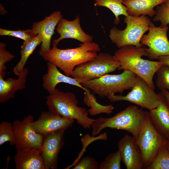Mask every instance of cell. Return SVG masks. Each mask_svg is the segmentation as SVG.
<instances>
[{"mask_svg": "<svg viewBox=\"0 0 169 169\" xmlns=\"http://www.w3.org/2000/svg\"><path fill=\"white\" fill-rule=\"evenodd\" d=\"M144 46L137 47L132 45L123 46L116 51L114 57L120 63L118 69L128 70L145 80L155 90L153 78L158 69L163 65L160 61L145 59L143 56H148Z\"/></svg>", "mask_w": 169, "mask_h": 169, "instance_id": "6da1fadb", "label": "cell"}, {"mask_svg": "<svg viewBox=\"0 0 169 169\" xmlns=\"http://www.w3.org/2000/svg\"><path fill=\"white\" fill-rule=\"evenodd\" d=\"M57 45L53 43L52 48L42 57L44 60L56 65L68 76L71 75L77 66L95 58L100 50L99 45L93 42L66 49H59Z\"/></svg>", "mask_w": 169, "mask_h": 169, "instance_id": "7a4b0ae2", "label": "cell"}, {"mask_svg": "<svg viewBox=\"0 0 169 169\" xmlns=\"http://www.w3.org/2000/svg\"><path fill=\"white\" fill-rule=\"evenodd\" d=\"M78 103L73 93L65 92L57 88L46 97L49 111L64 118L76 120L85 129L90 128L95 119L89 117L88 110L78 106Z\"/></svg>", "mask_w": 169, "mask_h": 169, "instance_id": "3957f363", "label": "cell"}, {"mask_svg": "<svg viewBox=\"0 0 169 169\" xmlns=\"http://www.w3.org/2000/svg\"><path fill=\"white\" fill-rule=\"evenodd\" d=\"M146 114L137 106L131 105L114 116L105 118L100 117L92 125L93 136L99 134L104 129L109 128L126 131L136 139L143 124Z\"/></svg>", "mask_w": 169, "mask_h": 169, "instance_id": "277c9868", "label": "cell"}, {"mask_svg": "<svg viewBox=\"0 0 169 169\" xmlns=\"http://www.w3.org/2000/svg\"><path fill=\"white\" fill-rule=\"evenodd\" d=\"M150 22L149 18L145 15L125 17L126 28L121 30L115 26L112 27L110 30L109 37L119 48L128 45L144 46L140 41L144 33L149 30Z\"/></svg>", "mask_w": 169, "mask_h": 169, "instance_id": "5b68a950", "label": "cell"}, {"mask_svg": "<svg viewBox=\"0 0 169 169\" xmlns=\"http://www.w3.org/2000/svg\"><path fill=\"white\" fill-rule=\"evenodd\" d=\"M136 76L133 72L125 69L120 74H107L82 84L103 98L110 94L122 93L125 90L131 89Z\"/></svg>", "mask_w": 169, "mask_h": 169, "instance_id": "8992f818", "label": "cell"}, {"mask_svg": "<svg viewBox=\"0 0 169 169\" xmlns=\"http://www.w3.org/2000/svg\"><path fill=\"white\" fill-rule=\"evenodd\" d=\"M120 66L113 55L101 53L92 59L77 66L71 76L82 84L115 71Z\"/></svg>", "mask_w": 169, "mask_h": 169, "instance_id": "52a82bcc", "label": "cell"}, {"mask_svg": "<svg viewBox=\"0 0 169 169\" xmlns=\"http://www.w3.org/2000/svg\"><path fill=\"white\" fill-rule=\"evenodd\" d=\"M167 141L156 131L146 111L144 121L137 138L136 144L142 155L144 168L146 169L155 157L160 148Z\"/></svg>", "mask_w": 169, "mask_h": 169, "instance_id": "ba28073f", "label": "cell"}, {"mask_svg": "<svg viewBox=\"0 0 169 169\" xmlns=\"http://www.w3.org/2000/svg\"><path fill=\"white\" fill-rule=\"evenodd\" d=\"M154 90L137 75L131 90L125 95L111 94L107 97L112 102L126 101L150 110L157 107L160 104L159 94H156Z\"/></svg>", "mask_w": 169, "mask_h": 169, "instance_id": "9c48e42d", "label": "cell"}, {"mask_svg": "<svg viewBox=\"0 0 169 169\" xmlns=\"http://www.w3.org/2000/svg\"><path fill=\"white\" fill-rule=\"evenodd\" d=\"M33 117L30 115L22 120H16L13 123L16 151L30 148L41 149L44 137L36 132L32 126Z\"/></svg>", "mask_w": 169, "mask_h": 169, "instance_id": "30bf717a", "label": "cell"}, {"mask_svg": "<svg viewBox=\"0 0 169 169\" xmlns=\"http://www.w3.org/2000/svg\"><path fill=\"white\" fill-rule=\"evenodd\" d=\"M168 29V27H156L151 21L148 33L144 34L140 41L141 45L148 47L146 49L150 59H158L161 56L169 55Z\"/></svg>", "mask_w": 169, "mask_h": 169, "instance_id": "8fae6325", "label": "cell"}, {"mask_svg": "<svg viewBox=\"0 0 169 169\" xmlns=\"http://www.w3.org/2000/svg\"><path fill=\"white\" fill-rule=\"evenodd\" d=\"M74 120L65 118L49 111L41 113L32 126L37 133L43 136L58 131H65L71 126Z\"/></svg>", "mask_w": 169, "mask_h": 169, "instance_id": "7c38bea8", "label": "cell"}, {"mask_svg": "<svg viewBox=\"0 0 169 169\" xmlns=\"http://www.w3.org/2000/svg\"><path fill=\"white\" fill-rule=\"evenodd\" d=\"M64 131H58L44 136L41 155L46 169L57 168L59 154L64 144Z\"/></svg>", "mask_w": 169, "mask_h": 169, "instance_id": "4fadbf2b", "label": "cell"}, {"mask_svg": "<svg viewBox=\"0 0 169 169\" xmlns=\"http://www.w3.org/2000/svg\"><path fill=\"white\" fill-rule=\"evenodd\" d=\"M118 146L121 161L127 169L144 168L142 154L134 137L125 135L118 142Z\"/></svg>", "mask_w": 169, "mask_h": 169, "instance_id": "5bb4252c", "label": "cell"}, {"mask_svg": "<svg viewBox=\"0 0 169 169\" xmlns=\"http://www.w3.org/2000/svg\"><path fill=\"white\" fill-rule=\"evenodd\" d=\"M56 30L60 37L54 40L53 44L57 45L65 38L75 39L82 43L92 42L93 40L92 36L86 33L82 28L78 15L72 21L61 18L57 26Z\"/></svg>", "mask_w": 169, "mask_h": 169, "instance_id": "9a60e30c", "label": "cell"}, {"mask_svg": "<svg viewBox=\"0 0 169 169\" xmlns=\"http://www.w3.org/2000/svg\"><path fill=\"white\" fill-rule=\"evenodd\" d=\"M62 16L60 11H55L43 20L36 22L33 24L32 28L37 34H40L42 36V42L39 53L42 57L50 49L52 37Z\"/></svg>", "mask_w": 169, "mask_h": 169, "instance_id": "2e32d148", "label": "cell"}, {"mask_svg": "<svg viewBox=\"0 0 169 169\" xmlns=\"http://www.w3.org/2000/svg\"><path fill=\"white\" fill-rule=\"evenodd\" d=\"M160 104L157 107L148 111L151 120L157 132L169 141V106L161 93H159Z\"/></svg>", "mask_w": 169, "mask_h": 169, "instance_id": "e0dca14e", "label": "cell"}, {"mask_svg": "<svg viewBox=\"0 0 169 169\" xmlns=\"http://www.w3.org/2000/svg\"><path fill=\"white\" fill-rule=\"evenodd\" d=\"M47 66V72L43 77V85L44 89L49 94L52 93L56 88V85L61 83L77 86L84 91L88 90L84 87L74 78L62 74L54 64L48 62Z\"/></svg>", "mask_w": 169, "mask_h": 169, "instance_id": "ac0fdd59", "label": "cell"}, {"mask_svg": "<svg viewBox=\"0 0 169 169\" xmlns=\"http://www.w3.org/2000/svg\"><path fill=\"white\" fill-rule=\"evenodd\" d=\"M42 149L30 148L16 152L14 157L16 169H46Z\"/></svg>", "mask_w": 169, "mask_h": 169, "instance_id": "d6986e66", "label": "cell"}, {"mask_svg": "<svg viewBox=\"0 0 169 169\" xmlns=\"http://www.w3.org/2000/svg\"><path fill=\"white\" fill-rule=\"evenodd\" d=\"M28 70L24 68L17 79L8 78L6 80L0 76V103H5L14 98L15 93L25 87Z\"/></svg>", "mask_w": 169, "mask_h": 169, "instance_id": "ffe728a7", "label": "cell"}, {"mask_svg": "<svg viewBox=\"0 0 169 169\" xmlns=\"http://www.w3.org/2000/svg\"><path fill=\"white\" fill-rule=\"evenodd\" d=\"M167 0H124L123 3L127 8L129 15L139 17L148 15L152 17L156 11L154 8Z\"/></svg>", "mask_w": 169, "mask_h": 169, "instance_id": "44dd1931", "label": "cell"}, {"mask_svg": "<svg viewBox=\"0 0 169 169\" xmlns=\"http://www.w3.org/2000/svg\"><path fill=\"white\" fill-rule=\"evenodd\" d=\"M42 38L40 34L38 35L31 40L24 41L21 46V58L13 69V72L15 75L19 76L25 68L27 61L37 47L42 43Z\"/></svg>", "mask_w": 169, "mask_h": 169, "instance_id": "7402d4cb", "label": "cell"}, {"mask_svg": "<svg viewBox=\"0 0 169 169\" xmlns=\"http://www.w3.org/2000/svg\"><path fill=\"white\" fill-rule=\"evenodd\" d=\"M124 0H95V6H102L109 9L115 17L114 23L118 24L120 22L119 17L123 15L125 17L129 16L128 8L123 3Z\"/></svg>", "mask_w": 169, "mask_h": 169, "instance_id": "603a6c76", "label": "cell"}, {"mask_svg": "<svg viewBox=\"0 0 169 169\" xmlns=\"http://www.w3.org/2000/svg\"><path fill=\"white\" fill-rule=\"evenodd\" d=\"M83 101L85 105L90 107L88 111L91 115H95L101 113L109 114L113 112L114 109L112 105H104L99 103L95 95L91 93L90 90L84 92Z\"/></svg>", "mask_w": 169, "mask_h": 169, "instance_id": "cb8c5ba5", "label": "cell"}, {"mask_svg": "<svg viewBox=\"0 0 169 169\" xmlns=\"http://www.w3.org/2000/svg\"><path fill=\"white\" fill-rule=\"evenodd\" d=\"M146 169H169V151L167 143L159 150Z\"/></svg>", "mask_w": 169, "mask_h": 169, "instance_id": "d4e9b609", "label": "cell"}, {"mask_svg": "<svg viewBox=\"0 0 169 169\" xmlns=\"http://www.w3.org/2000/svg\"><path fill=\"white\" fill-rule=\"evenodd\" d=\"M7 142H9L11 146L15 144L13 123L3 121L0 124V145Z\"/></svg>", "mask_w": 169, "mask_h": 169, "instance_id": "484cf974", "label": "cell"}, {"mask_svg": "<svg viewBox=\"0 0 169 169\" xmlns=\"http://www.w3.org/2000/svg\"><path fill=\"white\" fill-rule=\"evenodd\" d=\"M38 34L32 28L25 30H13L0 28V35L1 36H9L15 37L22 39L25 42L29 41Z\"/></svg>", "mask_w": 169, "mask_h": 169, "instance_id": "4316f807", "label": "cell"}, {"mask_svg": "<svg viewBox=\"0 0 169 169\" xmlns=\"http://www.w3.org/2000/svg\"><path fill=\"white\" fill-rule=\"evenodd\" d=\"M120 156L118 150L108 155L99 164V169H121Z\"/></svg>", "mask_w": 169, "mask_h": 169, "instance_id": "83f0119b", "label": "cell"}, {"mask_svg": "<svg viewBox=\"0 0 169 169\" xmlns=\"http://www.w3.org/2000/svg\"><path fill=\"white\" fill-rule=\"evenodd\" d=\"M156 84L161 90L169 91V66L163 65L157 71Z\"/></svg>", "mask_w": 169, "mask_h": 169, "instance_id": "f1b7e54d", "label": "cell"}, {"mask_svg": "<svg viewBox=\"0 0 169 169\" xmlns=\"http://www.w3.org/2000/svg\"><path fill=\"white\" fill-rule=\"evenodd\" d=\"M156 13L153 18L154 21H159L160 27H166L169 24V8L162 3L156 7Z\"/></svg>", "mask_w": 169, "mask_h": 169, "instance_id": "f546056e", "label": "cell"}, {"mask_svg": "<svg viewBox=\"0 0 169 169\" xmlns=\"http://www.w3.org/2000/svg\"><path fill=\"white\" fill-rule=\"evenodd\" d=\"M6 44L0 43V76L3 78L6 73V67L5 64L13 60L15 56L8 51L6 49Z\"/></svg>", "mask_w": 169, "mask_h": 169, "instance_id": "4dcf8cb0", "label": "cell"}, {"mask_svg": "<svg viewBox=\"0 0 169 169\" xmlns=\"http://www.w3.org/2000/svg\"><path fill=\"white\" fill-rule=\"evenodd\" d=\"M100 163L94 158L86 156L83 158L74 166L73 169H98Z\"/></svg>", "mask_w": 169, "mask_h": 169, "instance_id": "1f68e13d", "label": "cell"}, {"mask_svg": "<svg viewBox=\"0 0 169 169\" xmlns=\"http://www.w3.org/2000/svg\"><path fill=\"white\" fill-rule=\"evenodd\" d=\"M158 60L164 65L169 66V55L161 56L159 57Z\"/></svg>", "mask_w": 169, "mask_h": 169, "instance_id": "d6a6232c", "label": "cell"}, {"mask_svg": "<svg viewBox=\"0 0 169 169\" xmlns=\"http://www.w3.org/2000/svg\"><path fill=\"white\" fill-rule=\"evenodd\" d=\"M161 93L169 106V92L167 90H161Z\"/></svg>", "mask_w": 169, "mask_h": 169, "instance_id": "836d02e7", "label": "cell"}, {"mask_svg": "<svg viewBox=\"0 0 169 169\" xmlns=\"http://www.w3.org/2000/svg\"><path fill=\"white\" fill-rule=\"evenodd\" d=\"M164 3L166 7L169 8V0H167Z\"/></svg>", "mask_w": 169, "mask_h": 169, "instance_id": "e575fe53", "label": "cell"}, {"mask_svg": "<svg viewBox=\"0 0 169 169\" xmlns=\"http://www.w3.org/2000/svg\"><path fill=\"white\" fill-rule=\"evenodd\" d=\"M167 146L169 151V141H168L167 143Z\"/></svg>", "mask_w": 169, "mask_h": 169, "instance_id": "d590c367", "label": "cell"}]
</instances>
